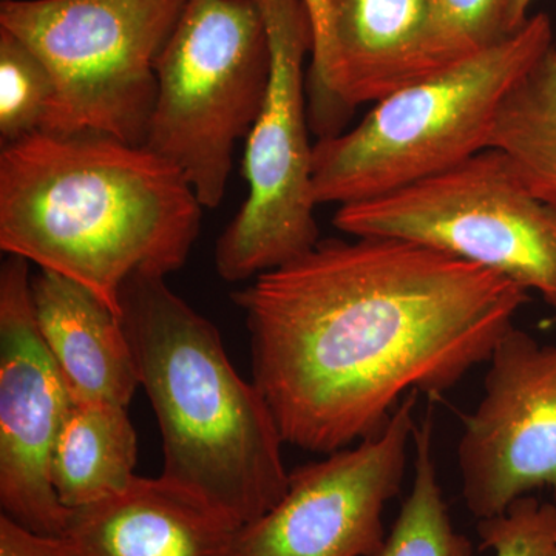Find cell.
<instances>
[{"instance_id": "1", "label": "cell", "mask_w": 556, "mask_h": 556, "mask_svg": "<svg viewBox=\"0 0 556 556\" xmlns=\"http://www.w3.org/2000/svg\"><path fill=\"white\" fill-rule=\"evenodd\" d=\"M527 292L424 244L354 237L318 241L232 300L285 444L329 455L382 433L413 391L441 399L486 364Z\"/></svg>"}, {"instance_id": "2", "label": "cell", "mask_w": 556, "mask_h": 556, "mask_svg": "<svg viewBox=\"0 0 556 556\" xmlns=\"http://www.w3.org/2000/svg\"><path fill=\"white\" fill-rule=\"evenodd\" d=\"M203 208L186 175L146 146L39 131L0 150V249L76 281L119 317L130 277L185 266Z\"/></svg>"}, {"instance_id": "3", "label": "cell", "mask_w": 556, "mask_h": 556, "mask_svg": "<svg viewBox=\"0 0 556 556\" xmlns=\"http://www.w3.org/2000/svg\"><path fill=\"white\" fill-rule=\"evenodd\" d=\"M121 320L163 438L161 477L188 486L240 526L287 493L285 441L268 402L241 379L218 329L167 287L135 274L119 294Z\"/></svg>"}, {"instance_id": "4", "label": "cell", "mask_w": 556, "mask_h": 556, "mask_svg": "<svg viewBox=\"0 0 556 556\" xmlns=\"http://www.w3.org/2000/svg\"><path fill=\"white\" fill-rule=\"evenodd\" d=\"M555 42L535 14L514 35L378 102L354 129L314 144L317 204L378 199L489 149L497 110Z\"/></svg>"}, {"instance_id": "5", "label": "cell", "mask_w": 556, "mask_h": 556, "mask_svg": "<svg viewBox=\"0 0 556 556\" xmlns=\"http://www.w3.org/2000/svg\"><path fill=\"white\" fill-rule=\"evenodd\" d=\"M188 0H2L0 28L46 62L56 86L46 134L146 146L156 61Z\"/></svg>"}, {"instance_id": "6", "label": "cell", "mask_w": 556, "mask_h": 556, "mask_svg": "<svg viewBox=\"0 0 556 556\" xmlns=\"http://www.w3.org/2000/svg\"><path fill=\"white\" fill-rule=\"evenodd\" d=\"M146 148L178 167L204 208L228 189L233 152L268 90L270 51L254 0H188L156 61Z\"/></svg>"}, {"instance_id": "7", "label": "cell", "mask_w": 556, "mask_h": 556, "mask_svg": "<svg viewBox=\"0 0 556 556\" xmlns=\"http://www.w3.org/2000/svg\"><path fill=\"white\" fill-rule=\"evenodd\" d=\"M332 223L353 237L412 241L475 263L540 292L556 311V211L501 150H481L407 188L340 206Z\"/></svg>"}, {"instance_id": "8", "label": "cell", "mask_w": 556, "mask_h": 556, "mask_svg": "<svg viewBox=\"0 0 556 556\" xmlns=\"http://www.w3.org/2000/svg\"><path fill=\"white\" fill-rule=\"evenodd\" d=\"M254 2L268 33L270 72L244 149L248 199L215 247V269L229 283L287 265L320 241L306 105L313 21L303 0Z\"/></svg>"}, {"instance_id": "9", "label": "cell", "mask_w": 556, "mask_h": 556, "mask_svg": "<svg viewBox=\"0 0 556 556\" xmlns=\"http://www.w3.org/2000/svg\"><path fill=\"white\" fill-rule=\"evenodd\" d=\"M419 393L401 402L378 437L289 471L283 497L240 527L230 556H376L383 510L401 492Z\"/></svg>"}, {"instance_id": "10", "label": "cell", "mask_w": 556, "mask_h": 556, "mask_svg": "<svg viewBox=\"0 0 556 556\" xmlns=\"http://www.w3.org/2000/svg\"><path fill=\"white\" fill-rule=\"evenodd\" d=\"M73 404L36 324L30 262L0 266V506L40 535L64 536L68 508L51 482V455Z\"/></svg>"}, {"instance_id": "11", "label": "cell", "mask_w": 556, "mask_h": 556, "mask_svg": "<svg viewBox=\"0 0 556 556\" xmlns=\"http://www.w3.org/2000/svg\"><path fill=\"white\" fill-rule=\"evenodd\" d=\"M486 364L484 396L463 417L457 445L463 500L477 519L536 489L556 493V345L514 325Z\"/></svg>"}, {"instance_id": "12", "label": "cell", "mask_w": 556, "mask_h": 556, "mask_svg": "<svg viewBox=\"0 0 556 556\" xmlns=\"http://www.w3.org/2000/svg\"><path fill=\"white\" fill-rule=\"evenodd\" d=\"M433 0H328V39L306 93L318 139L342 134L354 110L433 75Z\"/></svg>"}, {"instance_id": "13", "label": "cell", "mask_w": 556, "mask_h": 556, "mask_svg": "<svg viewBox=\"0 0 556 556\" xmlns=\"http://www.w3.org/2000/svg\"><path fill=\"white\" fill-rule=\"evenodd\" d=\"M240 527L188 486L135 477L70 510L64 538L75 556H230Z\"/></svg>"}, {"instance_id": "14", "label": "cell", "mask_w": 556, "mask_h": 556, "mask_svg": "<svg viewBox=\"0 0 556 556\" xmlns=\"http://www.w3.org/2000/svg\"><path fill=\"white\" fill-rule=\"evenodd\" d=\"M36 324L76 401L129 408L139 386L126 328L89 289L40 269L31 276Z\"/></svg>"}, {"instance_id": "15", "label": "cell", "mask_w": 556, "mask_h": 556, "mask_svg": "<svg viewBox=\"0 0 556 556\" xmlns=\"http://www.w3.org/2000/svg\"><path fill=\"white\" fill-rule=\"evenodd\" d=\"M137 431L127 407L73 399L51 455V482L73 510L115 495L137 466Z\"/></svg>"}, {"instance_id": "16", "label": "cell", "mask_w": 556, "mask_h": 556, "mask_svg": "<svg viewBox=\"0 0 556 556\" xmlns=\"http://www.w3.org/2000/svg\"><path fill=\"white\" fill-rule=\"evenodd\" d=\"M489 148L501 150L525 179L527 188L556 211L554 46L508 91L497 110Z\"/></svg>"}, {"instance_id": "17", "label": "cell", "mask_w": 556, "mask_h": 556, "mask_svg": "<svg viewBox=\"0 0 556 556\" xmlns=\"http://www.w3.org/2000/svg\"><path fill=\"white\" fill-rule=\"evenodd\" d=\"M415 479L396 522L376 556H473V543L457 532L438 482L433 416L416 426Z\"/></svg>"}, {"instance_id": "18", "label": "cell", "mask_w": 556, "mask_h": 556, "mask_svg": "<svg viewBox=\"0 0 556 556\" xmlns=\"http://www.w3.org/2000/svg\"><path fill=\"white\" fill-rule=\"evenodd\" d=\"M56 86L46 62L0 28V142L13 144L46 130Z\"/></svg>"}, {"instance_id": "19", "label": "cell", "mask_w": 556, "mask_h": 556, "mask_svg": "<svg viewBox=\"0 0 556 556\" xmlns=\"http://www.w3.org/2000/svg\"><path fill=\"white\" fill-rule=\"evenodd\" d=\"M518 0H433L434 72L492 49L519 30Z\"/></svg>"}, {"instance_id": "20", "label": "cell", "mask_w": 556, "mask_h": 556, "mask_svg": "<svg viewBox=\"0 0 556 556\" xmlns=\"http://www.w3.org/2000/svg\"><path fill=\"white\" fill-rule=\"evenodd\" d=\"M482 551L495 556H556V504L526 495L495 517L478 519Z\"/></svg>"}, {"instance_id": "21", "label": "cell", "mask_w": 556, "mask_h": 556, "mask_svg": "<svg viewBox=\"0 0 556 556\" xmlns=\"http://www.w3.org/2000/svg\"><path fill=\"white\" fill-rule=\"evenodd\" d=\"M0 556H75L64 536L40 535L2 515Z\"/></svg>"}, {"instance_id": "22", "label": "cell", "mask_w": 556, "mask_h": 556, "mask_svg": "<svg viewBox=\"0 0 556 556\" xmlns=\"http://www.w3.org/2000/svg\"><path fill=\"white\" fill-rule=\"evenodd\" d=\"M313 21L314 49L311 62L317 61L324 53L328 39V0H303Z\"/></svg>"}, {"instance_id": "23", "label": "cell", "mask_w": 556, "mask_h": 556, "mask_svg": "<svg viewBox=\"0 0 556 556\" xmlns=\"http://www.w3.org/2000/svg\"><path fill=\"white\" fill-rule=\"evenodd\" d=\"M535 3V0H518L517 11H515V16H517V22L519 27L526 24L529 21V10L530 7Z\"/></svg>"}, {"instance_id": "24", "label": "cell", "mask_w": 556, "mask_h": 556, "mask_svg": "<svg viewBox=\"0 0 556 556\" xmlns=\"http://www.w3.org/2000/svg\"><path fill=\"white\" fill-rule=\"evenodd\" d=\"M554 47H555V53H556V38H555V43H554Z\"/></svg>"}, {"instance_id": "25", "label": "cell", "mask_w": 556, "mask_h": 556, "mask_svg": "<svg viewBox=\"0 0 556 556\" xmlns=\"http://www.w3.org/2000/svg\"><path fill=\"white\" fill-rule=\"evenodd\" d=\"M555 320H556V311H555Z\"/></svg>"}]
</instances>
